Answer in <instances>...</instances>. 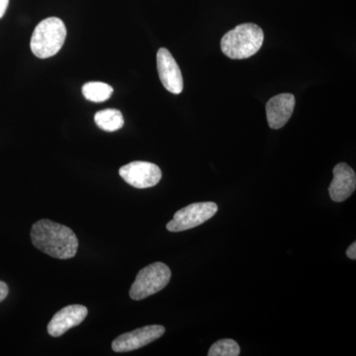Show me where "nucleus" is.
<instances>
[{"label":"nucleus","mask_w":356,"mask_h":356,"mask_svg":"<svg viewBox=\"0 0 356 356\" xmlns=\"http://www.w3.org/2000/svg\"><path fill=\"white\" fill-rule=\"evenodd\" d=\"M156 65L159 79L166 90L173 95L181 93L184 90V77L170 51L165 48L159 49L156 54Z\"/></svg>","instance_id":"8"},{"label":"nucleus","mask_w":356,"mask_h":356,"mask_svg":"<svg viewBox=\"0 0 356 356\" xmlns=\"http://www.w3.org/2000/svg\"><path fill=\"white\" fill-rule=\"evenodd\" d=\"M241 348L236 341L231 339H221L211 346L208 356H238Z\"/></svg>","instance_id":"14"},{"label":"nucleus","mask_w":356,"mask_h":356,"mask_svg":"<svg viewBox=\"0 0 356 356\" xmlns=\"http://www.w3.org/2000/svg\"><path fill=\"white\" fill-rule=\"evenodd\" d=\"M31 241L42 252L58 259H72L79 248V240L72 229L48 219L33 225Z\"/></svg>","instance_id":"1"},{"label":"nucleus","mask_w":356,"mask_h":356,"mask_svg":"<svg viewBox=\"0 0 356 356\" xmlns=\"http://www.w3.org/2000/svg\"><path fill=\"white\" fill-rule=\"evenodd\" d=\"M95 120L96 125L106 132H115L124 126L123 115L117 109H105L97 112Z\"/></svg>","instance_id":"12"},{"label":"nucleus","mask_w":356,"mask_h":356,"mask_svg":"<svg viewBox=\"0 0 356 356\" xmlns=\"http://www.w3.org/2000/svg\"><path fill=\"white\" fill-rule=\"evenodd\" d=\"M356 188L355 170L346 163L334 166V179L329 187L330 196L334 202H343L353 195Z\"/></svg>","instance_id":"11"},{"label":"nucleus","mask_w":356,"mask_h":356,"mask_svg":"<svg viewBox=\"0 0 356 356\" xmlns=\"http://www.w3.org/2000/svg\"><path fill=\"white\" fill-rule=\"evenodd\" d=\"M8 293L9 289L6 283H4L3 281H0V303H1V302L6 298Z\"/></svg>","instance_id":"15"},{"label":"nucleus","mask_w":356,"mask_h":356,"mask_svg":"<svg viewBox=\"0 0 356 356\" xmlns=\"http://www.w3.org/2000/svg\"><path fill=\"white\" fill-rule=\"evenodd\" d=\"M119 175L129 185L139 189L156 186L163 175L158 165L139 161L122 166Z\"/></svg>","instance_id":"6"},{"label":"nucleus","mask_w":356,"mask_h":356,"mask_svg":"<svg viewBox=\"0 0 356 356\" xmlns=\"http://www.w3.org/2000/svg\"><path fill=\"white\" fill-rule=\"evenodd\" d=\"M88 310L83 305H70L57 312L49 323L48 334L53 337H62L72 327L81 325Z\"/></svg>","instance_id":"9"},{"label":"nucleus","mask_w":356,"mask_h":356,"mask_svg":"<svg viewBox=\"0 0 356 356\" xmlns=\"http://www.w3.org/2000/svg\"><path fill=\"white\" fill-rule=\"evenodd\" d=\"M170 277L172 271L163 262H154L144 267L131 286V298L139 301L161 291L170 283Z\"/></svg>","instance_id":"4"},{"label":"nucleus","mask_w":356,"mask_h":356,"mask_svg":"<svg viewBox=\"0 0 356 356\" xmlns=\"http://www.w3.org/2000/svg\"><path fill=\"white\" fill-rule=\"evenodd\" d=\"M165 332V329L163 325H146L116 337L111 348L115 353H129L139 350L163 337Z\"/></svg>","instance_id":"7"},{"label":"nucleus","mask_w":356,"mask_h":356,"mask_svg":"<svg viewBox=\"0 0 356 356\" xmlns=\"http://www.w3.org/2000/svg\"><path fill=\"white\" fill-rule=\"evenodd\" d=\"M218 206L214 202L191 204L175 213L172 221L166 225V229L172 233L187 231L200 226L216 214Z\"/></svg>","instance_id":"5"},{"label":"nucleus","mask_w":356,"mask_h":356,"mask_svg":"<svg viewBox=\"0 0 356 356\" xmlns=\"http://www.w3.org/2000/svg\"><path fill=\"white\" fill-rule=\"evenodd\" d=\"M346 255H348V259H353V261H355L356 259V243H353L348 247V250H346Z\"/></svg>","instance_id":"16"},{"label":"nucleus","mask_w":356,"mask_h":356,"mask_svg":"<svg viewBox=\"0 0 356 356\" xmlns=\"http://www.w3.org/2000/svg\"><path fill=\"white\" fill-rule=\"evenodd\" d=\"M67 38V28L60 18L49 17L40 22L33 32L32 53L40 58L53 57L64 46Z\"/></svg>","instance_id":"3"},{"label":"nucleus","mask_w":356,"mask_h":356,"mask_svg":"<svg viewBox=\"0 0 356 356\" xmlns=\"http://www.w3.org/2000/svg\"><path fill=\"white\" fill-rule=\"evenodd\" d=\"M84 97L91 102H104L113 95V88L109 84L93 81L84 84L83 88Z\"/></svg>","instance_id":"13"},{"label":"nucleus","mask_w":356,"mask_h":356,"mask_svg":"<svg viewBox=\"0 0 356 356\" xmlns=\"http://www.w3.org/2000/svg\"><path fill=\"white\" fill-rule=\"evenodd\" d=\"M264 41V30L259 26L245 23L224 35L221 50L229 58L243 60L252 57L261 50Z\"/></svg>","instance_id":"2"},{"label":"nucleus","mask_w":356,"mask_h":356,"mask_svg":"<svg viewBox=\"0 0 356 356\" xmlns=\"http://www.w3.org/2000/svg\"><path fill=\"white\" fill-rule=\"evenodd\" d=\"M9 0H0V18L3 17L6 13L7 7H8Z\"/></svg>","instance_id":"17"},{"label":"nucleus","mask_w":356,"mask_h":356,"mask_svg":"<svg viewBox=\"0 0 356 356\" xmlns=\"http://www.w3.org/2000/svg\"><path fill=\"white\" fill-rule=\"evenodd\" d=\"M294 95L281 93L268 100L266 104V117L269 127L277 130L282 128L291 118L295 108Z\"/></svg>","instance_id":"10"}]
</instances>
